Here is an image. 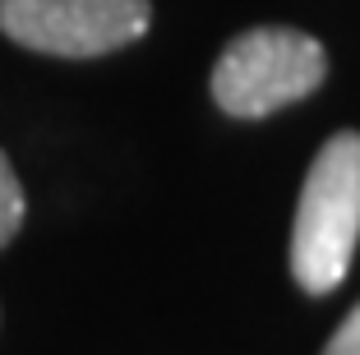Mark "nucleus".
I'll list each match as a JSON object with an SVG mask.
<instances>
[{
	"instance_id": "nucleus-5",
	"label": "nucleus",
	"mask_w": 360,
	"mask_h": 355,
	"mask_svg": "<svg viewBox=\"0 0 360 355\" xmlns=\"http://www.w3.org/2000/svg\"><path fill=\"white\" fill-rule=\"evenodd\" d=\"M323 355H360V304L342 318V328L328 337V346H323Z\"/></svg>"
},
{
	"instance_id": "nucleus-2",
	"label": "nucleus",
	"mask_w": 360,
	"mask_h": 355,
	"mask_svg": "<svg viewBox=\"0 0 360 355\" xmlns=\"http://www.w3.org/2000/svg\"><path fill=\"white\" fill-rule=\"evenodd\" d=\"M328 79V51L300 28L264 23L226 42L212 65V102L236 120H264Z\"/></svg>"
},
{
	"instance_id": "nucleus-4",
	"label": "nucleus",
	"mask_w": 360,
	"mask_h": 355,
	"mask_svg": "<svg viewBox=\"0 0 360 355\" xmlns=\"http://www.w3.org/2000/svg\"><path fill=\"white\" fill-rule=\"evenodd\" d=\"M19 226H23V185L14 176L10 157L0 153V250L19 235Z\"/></svg>"
},
{
	"instance_id": "nucleus-1",
	"label": "nucleus",
	"mask_w": 360,
	"mask_h": 355,
	"mask_svg": "<svg viewBox=\"0 0 360 355\" xmlns=\"http://www.w3.org/2000/svg\"><path fill=\"white\" fill-rule=\"evenodd\" d=\"M360 245V134L342 129L319 148L291 226V277L328 295L351 272Z\"/></svg>"
},
{
	"instance_id": "nucleus-3",
	"label": "nucleus",
	"mask_w": 360,
	"mask_h": 355,
	"mask_svg": "<svg viewBox=\"0 0 360 355\" xmlns=\"http://www.w3.org/2000/svg\"><path fill=\"white\" fill-rule=\"evenodd\" d=\"M153 23L148 0H0V32L42 56L93 60L139 42Z\"/></svg>"
}]
</instances>
